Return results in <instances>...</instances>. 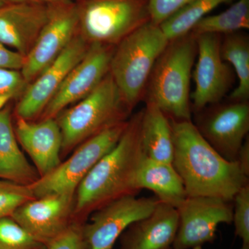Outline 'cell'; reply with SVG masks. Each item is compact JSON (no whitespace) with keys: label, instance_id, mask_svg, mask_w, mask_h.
Wrapping results in <instances>:
<instances>
[{"label":"cell","instance_id":"cell-1","mask_svg":"<svg viewBox=\"0 0 249 249\" xmlns=\"http://www.w3.org/2000/svg\"><path fill=\"white\" fill-rule=\"evenodd\" d=\"M173 129V165L188 196H212L232 201L249 183L237 161H229L211 146L192 121L170 119Z\"/></svg>","mask_w":249,"mask_h":249},{"label":"cell","instance_id":"cell-2","mask_svg":"<svg viewBox=\"0 0 249 249\" xmlns=\"http://www.w3.org/2000/svg\"><path fill=\"white\" fill-rule=\"evenodd\" d=\"M142 110L134 114L114 148L93 167L75 193L74 218L79 222L118 198L139 193L136 178L145 158L140 137Z\"/></svg>","mask_w":249,"mask_h":249},{"label":"cell","instance_id":"cell-3","mask_svg":"<svg viewBox=\"0 0 249 249\" xmlns=\"http://www.w3.org/2000/svg\"><path fill=\"white\" fill-rule=\"evenodd\" d=\"M196 54V36L189 33L169 41L153 67L145 98L169 119L191 121L190 88Z\"/></svg>","mask_w":249,"mask_h":249},{"label":"cell","instance_id":"cell-4","mask_svg":"<svg viewBox=\"0 0 249 249\" xmlns=\"http://www.w3.org/2000/svg\"><path fill=\"white\" fill-rule=\"evenodd\" d=\"M168 42L160 26L149 21L114 47L109 73L129 111L145 97L153 67Z\"/></svg>","mask_w":249,"mask_h":249},{"label":"cell","instance_id":"cell-5","mask_svg":"<svg viewBox=\"0 0 249 249\" xmlns=\"http://www.w3.org/2000/svg\"><path fill=\"white\" fill-rule=\"evenodd\" d=\"M130 113L109 72L96 89L55 118L61 131V157L105 129L127 121Z\"/></svg>","mask_w":249,"mask_h":249},{"label":"cell","instance_id":"cell-6","mask_svg":"<svg viewBox=\"0 0 249 249\" xmlns=\"http://www.w3.org/2000/svg\"><path fill=\"white\" fill-rule=\"evenodd\" d=\"M78 33L89 45L116 46L150 21L149 0H78Z\"/></svg>","mask_w":249,"mask_h":249},{"label":"cell","instance_id":"cell-7","mask_svg":"<svg viewBox=\"0 0 249 249\" xmlns=\"http://www.w3.org/2000/svg\"><path fill=\"white\" fill-rule=\"evenodd\" d=\"M127 122L114 124L80 144L68 160L62 161L52 173L29 186L34 196L75 195L77 188L90 170L115 147Z\"/></svg>","mask_w":249,"mask_h":249},{"label":"cell","instance_id":"cell-8","mask_svg":"<svg viewBox=\"0 0 249 249\" xmlns=\"http://www.w3.org/2000/svg\"><path fill=\"white\" fill-rule=\"evenodd\" d=\"M231 202L212 196H187L177 209L178 227L173 249H202L213 243L218 226L232 222Z\"/></svg>","mask_w":249,"mask_h":249},{"label":"cell","instance_id":"cell-9","mask_svg":"<svg viewBox=\"0 0 249 249\" xmlns=\"http://www.w3.org/2000/svg\"><path fill=\"white\" fill-rule=\"evenodd\" d=\"M49 5L48 20L20 70L28 84L55 60L78 34L76 1H64Z\"/></svg>","mask_w":249,"mask_h":249},{"label":"cell","instance_id":"cell-10","mask_svg":"<svg viewBox=\"0 0 249 249\" xmlns=\"http://www.w3.org/2000/svg\"><path fill=\"white\" fill-rule=\"evenodd\" d=\"M195 125L214 150L229 161H237L249 131V104L231 101L214 104L196 113Z\"/></svg>","mask_w":249,"mask_h":249},{"label":"cell","instance_id":"cell-11","mask_svg":"<svg viewBox=\"0 0 249 249\" xmlns=\"http://www.w3.org/2000/svg\"><path fill=\"white\" fill-rule=\"evenodd\" d=\"M89 47L78 33L58 58L28 85L18 100L15 116L26 120H37L67 75L86 55Z\"/></svg>","mask_w":249,"mask_h":249},{"label":"cell","instance_id":"cell-12","mask_svg":"<svg viewBox=\"0 0 249 249\" xmlns=\"http://www.w3.org/2000/svg\"><path fill=\"white\" fill-rule=\"evenodd\" d=\"M153 197L127 196L93 212L83 231L90 249H112L116 241L134 222L151 213L158 203Z\"/></svg>","mask_w":249,"mask_h":249},{"label":"cell","instance_id":"cell-13","mask_svg":"<svg viewBox=\"0 0 249 249\" xmlns=\"http://www.w3.org/2000/svg\"><path fill=\"white\" fill-rule=\"evenodd\" d=\"M196 37L198 59L193 74L196 88L191 98L192 109L197 113L222 101L231 88L233 76L221 55V35L206 34Z\"/></svg>","mask_w":249,"mask_h":249},{"label":"cell","instance_id":"cell-14","mask_svg":"<svg viewBox=\"0 0 249 249\" xmlns=\"http://www.w3.org/2000/svg\"><path fill=\"white\" fill-rule=\"evenodd\" d=\"M114 47L90 45L86 55L67 75L38 119L56 117L59 113L96 89L109 72Z\"/></svg>","mask_w":249,"mask_h":249},{"label":"cell","instance_id":"cell-15","mask_svg":"<svg viewBox=\"0 0 249 249\" xmlns=\"http://www.w3.org/2000/svg\"><path fill=\"white\" fill-rule=\"evenodd\" d=\"M74 205L75 195H52L24 203L11 217L46 246L77 222Z\"/></svg>","mask_w":249,"mask_h":249},{"label":"cell","instance_id":"cell-16","mask_svg":"<svg viewBox=\"0 0 249 249\" xmlns=\"http://www.w3.org/2000/svg\"><path fill=\"white\" fill-rule=\"evenodd\" d=\"M49 5L29 0L0 7V42L26 56L48 20Z\"/></svg>","mask_w":249,"mask_h":249},{"label":"cell","instance_id":"cell-17","mask_svg":"<svg viewBox=\"0 0 249 249\" xmlns=\"http://www.w3.org/2000/svg\"><path fill=\"white\" fill-rule=\"evenodd\" d=\"M15 134L35 165L40 178L62 163V134L55 118L29 121L16 117Z\"/></svg>","mask_w":249,"mask_h":249},{"label":"cell","instance_id":"cell-18","mask_svg":"<svg viewBox=\"0 0 249 249\" xmlns=\"http://www.w3.org/2000/svg\"><path fill=\"white\" fill-rule=\"evenodd\" d=\"M178 227V209L159 201L151 213L123 232L121 249H173Z\"/></svg>","mask_w":249,"mask_h":249},{"label":"cell","instance_id":"cell-19","mask_svg":"<svg viewBox=\"0 0 249 249\" xmlns=\"http://www.w3.org/2000/svg\"><path fill=\"white\" fill-rule=\"evenodd\" d=\"M12 124L11 106L0 109V179L30 186L39 178L19 146Z\"/></svg>","mask_w":249,"mask_h":249},{"label":"cell","instance_id":"cell-20","mask_svg":"<svg viewBox=\"0 0 249 249\" xmlns=\"http://www.w3.org/2000/svg\"><path fill=\"white\" fill-rule=\"evenodd\" d=\"M136 186L139 191L150 190L159 201L175 209L188 196L182 179L173 163L157 161L146 157L137 172Z\"/></svg>","mask_w":249,"mask_h":249},{"label":"cell","instance_id":"cell-21","mask_svg":"<svg viewBox=\"0 0 249 249\" xmlns=\"http://www.w3.org/2000/svg\"><path fill=\"white\" fill-rule=\"evenodd\" d=\"M141 142L147 158L172 163L174 145L169 118L152 103L146 102L142 110Z\"/></svg>","mask_w":249,"mask_h":249},{"label":"cell","instance_id":"cell-22","mask_svg":"<svg viewBox=\"0 0 249 249\" xmlns=\"http://www.w3.org/2000/svg\"><path fill=\"white\" fill-rule=\"evenodd\" d=\"M221 55L233 67L238 85L229 96L231 101L247 102L249 98V40L239 32L226 34L221 41Z\"/></svg>","mask_w":249,"mask_h":249},{"label":"cell","instance_id":"cell-23","mask_svg":"<svg viewBox=\"0 0 249 249\" xmlns=\"http://www.w3.org/2000/svg\"><path fill=\"white\" fill-rule=\"evenodd\" d=\"M249 28V0H236L229 9L199 21L191 33L195 36L213 34L226 35Z\"/></svg>","mask_w":249,"mask_h":249},{"label":"cell","instance_id":"cell-24","mask_svg":"<svg viewBox=\"0 0 249 249\" xmlns=\"http://www.w3.org/2000/svg\"><path fill=\"white\" fill-rule=\"evenodd\" d=\"M234 0H193L162 22L160 27L168 40L191 33L196 23L213 10Z\"/></svg>","mask_w":249,"mask_h":249},{"label":"cell","instance_id":"cell-25","mask_svg":"<svg viewBox=\"0 0 249 249\" xmlns=\"http://www.w3.org/2000/svg\"><path fill=\"white\" fill-rule=\"evenodd\" d=\"M0 249H45L11 217L0 219Z\"/></svg>","mask_w":249,"mask_h":249},{"label":"cell","instance_id":"cell-26","mask_svg":"<svg viewBox=\"0 0 249 249\" xmlns=\"http://www.w3.org/2000/svg\"><path fill=\"white\" fill-rule=\"evenodd\" d=\"M34 199L29 186L0 179V219L11 217L18 208Z\"/></svg>","mask_w":249,"mask_h":249},{"label":"cell","instance_id":"cell-27","mask_svg":"<svg viewBox=\"0 0 249 249\" xmlns=\"http://www.w3.org/2000/svg\"><path fill=\"white\" fill-rule=\"evenodd\" d=\"M28 85L19 70L0 67V109L19 99Z\"/></svg>","mask_w":249,"mask_h":249},{"label":"cell","instance_id":"cell-28","mask_svg":"<svg viewBox=\"0 0 249 249\" xmlns=\"http://www.w3.org/2000/svg\"><path fill=\"white\" fill-rule=\"evenodd\" d=\"M232 201L235 235L242 240V245H249V183L237 192Z\"/></svg>","mask_w":249,"mask_h":249},{"label":"cell","instance_id":"cell-29","mask_svg":"<svg viewBox=\"0 0 249 249\" xmlns=\"http://www.w3.org/2000/svg\"><path fill=\"white\" fill-rule=\"evenodd\" d=\"M84 223L75 222L45 246V249H90L83 231Z\"/></svg>","mask_w":249,"mask_h":249},{"label":"cell","instance_id":"cell-30","mask_svg":"<svg viewBox=\"0 0 249 249\" xmlns=\"http://www.w3.org/2000/svg\"><path fill=\"white\" fill-rule=\"evenodd\" d=\"M193 0H149L150 22L160 26Z\"/></svg>","mask_w":249,"mask_h":249},{"label":"cell","instance_id":"cell-31","mask_svg":"<svg viewBox=\"0 0 249 249\" xmlns=\"http://www.w3.org/2000/svg\"><path fill=\"white\" fill-rule=\"evenodd\" d=\"M24 57L0 42V67L10 70H22Z\"/></svg>","mask_w":249,"mask_h":249},{"label":"cell","instance_id":"cell-32","mask_svg":"<svg viewBox=\"0 0 249 249\" xmlns=\"http://www.w3.org/2000/svg\"><path fill=\"white\" fill-rule=\"evenodd\" d=\"M237 161L247 176H249V137L245 139L239 152Z\"/></svg>","mask_w":249,"mask_h":249},{"label":"cell","instance_id":"cell-33","mask_svg":"<svg viewBox=\"0 0 249 249\" xmlns=\"http://www.w3.org/2000/svg\"><path fill=\"white\" fill-rule=\"evenodd\" d=\"M34 1H38V2L43 3L45 4H53L55 3L61 2V1H69V0H34Z\"/></svg>","mask_w":249,"mask_h":249},{"label":"cell","instance_id":"cell-34","mask_svg":"<svg viewBox=\"0 0 249 249\" xmlns=\"http://www.w3.org/2000/svg\"><path fill=\"white\" fill-rule=\"evenodd\" d=\"M29 1V0H4L5 4H11V3L22 2V1Z\"/></svg>","mask_w":249,"mask_h":249},{"label":"cell","instance_id":"cell-35","mask_svg":"<svg viewBox=\"0 0 249 249\" xmlns=\"http://www.w3.org/2000/svg\"><path fill=\"white\" fill-rule=\"evenodd\" d=\"M240 249H249V245H242Z\"/></svg>","mask_w":249,"mask_h":249},{"label":"cell","instance_id":"cell-36","mask_svg":"<svg viewBox=\"0 0 249 249\" xmlns=\"http://www.w3.org/2000/svg\"><path fill=\"white\" fill-rule=\"evenodd\" d=\"M5 4V2L4 1V0H0V7H1V6H3V5Z\"/></svg>","mask_w":249,"mask_h":249},{"label":"cell","instance_id":"cell-37","mask_svg":"<svg viewBox=\"0 0 249 249\" xmlns=\"http://www.w3.org/2000/svg\"><path fill=\"white\" fill-rule=\"evenodd\" d=\"M70 1H78V0H70Z\"/></svg>","mask_w":249,"mask_h":249}]
</instances>
